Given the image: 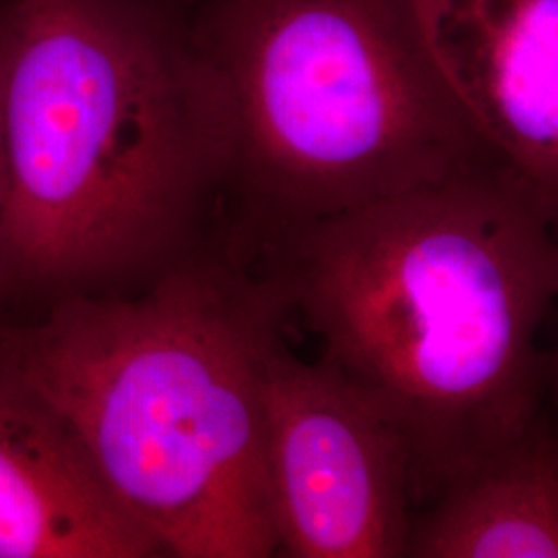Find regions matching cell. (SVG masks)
<instances>
[{
  "mask_svg": "<svg viewBox=\"0 0 558 558\" xmlns=\"http://www.w3.org/2000/svg\"><path fill=\"white\" fill-rule=\"evenodd\" d=\"M260 279L405 447L416 509L544 416L558 230L486 161L267 240Z\"/></svg>",
  "mask_w": 558,
  "mask_h": 558,
  "instance_id": "6da1fadb",
  "label": "cell"
},
{
  "mask_svg": "<svg viewBox=\"0 0 558 558\" xmlns=\"http://www.w3.org/2000/svg\"><path fill=\"white\" fill-rule=\"evenodd\" d=\"M4 292L126 294L214 255L220 119L154 0H4Z\"/></svg>",
  "mask_w": 558,
  "mask_h": 558,
  "instance_id": "7a4b0ae2",
  "label": "cell"
},
{
  "mask_svg": "<svg viewBox=\"0 0 558 558\" xmlns=\"http://www.w3.org/2000/svg\"><path fill=\"white\" fill-rule=\"evenodd\" d=\"M283 320L228 253L126 294L0 320V373L48 405L166 557L269 558L260 345Z\"/></svg>",
  "mask_w": 558,
  "mask_h": 558,
  "instance_id": "3957f363",
  "label": "cell"
},
{
  "mask_svg": "<svg viewBox=\"0 0 558 558\" xmlns=\"http://www.w3.org/2000/svg\"><path fill=\"white\" fill-rule=\"evenodd\" d=\"M186 29L218 108L236 251L500 161L414 0H201Z\"/></svg>",
  "mask_w": 558,
  "mask_h": 558,
  "instance_id": "277c9868",
  "label": "cell"
},
{
  "mask_svg": "<svg viewBox=\"0 0 558 558\" xmlns=\"http://www.w3.org/2000/svg\"><path fill=\"white\" fill-rule=\"evenodd\" d=\"M265 470L279 555L401 558L416 511L398 433L319 359L274 325L260 345Z\"/></svg>",
  "mask_w": 558,
  "mask_h": 558,
  "instance_id": "5b68a950",
  "label": "cell"
},
{
  "mask_svg": "<svg viewBox=\"0 0 558 558\" xmlns=\"http://www.w3.org/2000/svg\"><path fill=\"white\" fill-rule=\"evenodd\" d=\"M493 154L558 221V0H414Z\"/></svg>",
  "mask_w": 558,
  "mask_h": 558,
  "instance_id": "8992f818",
  "label": "cell"
},
{
  "mask_svg": "<svg viewBox=\"0 0 558 558\" xmlns=\"http://www.w3.org/2000/svg\"><path fill=\"white\" fill-rule=\"evenodd\" d=\"M156 557L71 430L0 373V558Z\"/></svg>",
  "mask_w": 558,
  "mask_h": 558,
  "instance_id": "52a82bcc",
  "label": "cell"
},
{
  "mask_svg": "<svg viewBox=\"0 0 558 558\" xmlns=\"http://www.w3.org/2000/svg\"><path fill=\"white\" fill-rule=\"evenodd\" d=\"M410 558H558V430L542 420L412 515Z\"/></svg>",
  "mask_w": 558,
  "mask_h": 558,
  "instance_id": "ba28073f",
  "label": "cell"
},
{
  "mask_svg": "<svg viewBox=\"0 0 558 558\" xmlns=\"http://www.w3.org/2000/svg\"><path fill=\"white\" fill-rule=\"evenodd\" d=\"M2 20H4V0H0V57H2ZM2 242H4V163H2V140H0V304L7 300L4 274H2Z\"/></svg>",
  "mask_w": 558,
  "mask_h": 558,
  "instance_id": "9c48e42d",
  "label": "cell"
},
{
  "mask_svg": "<svg viewBox=\"0 0 558 558\" xmlns=\"http://www.w3.org/2000/svg\"><path fill=\"white\" fill-rule=\"evenodd\" d=\"M546 396H548V401H553V405L557 408L558 412V336L555 348L550 352H546Z\"/></svg>",
  "mask_w": 558,
  "mask_h": 558,
  "instance_id": "30bf717a",
  "label": "cell"
}]
</instances>
